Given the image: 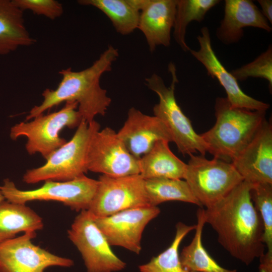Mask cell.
I'll use <instances>...</instances> for the list:
<instances>
[{
    "instance_id": "1",
    "label": "cell",
    "mask_w": 272,
    "mask_h": 272,
    "mask_svg": "<svg viewBox=\"0 0 272 272\" xmlns=\"http://www.w3.org/2000/svg\"><path fill=\"white\" fill-rule=\"evenodd\" d=\"M252 184L243 181L223 199L205 210L206 223L222 246L249 265L264 253L263 224L251 200Z\"/></svg>"
},
{
    "instance_id": "2",
    "label": "cell",
    "mask_w": 272,
    "mask_h": 272,
    "mask_svg": "<svg viewBox=\"0 0 272 272\" xmlns=\"http://www.w3.org/2000/svg\"><path fill=\"white\" fill-rule=\"evenodd\" d=\"M119 56L118 49L112 45L102 53L89 67L73 71L71 67L60 70L61 80L54 90L46 89L42 93L43 100L29 112L26 120H30L62 102L75 101L82 121L90 123L98 115L104 116L111 99L100 85L103 74L110 72Z\"/></svg>"
},
{
    "instance_id": "3",
    "label": "cell",
    "mask_w": 272,
    "mask_h": 272,
    "mask_svg": "<svg viewBox=\"0 0 272 272\" xmlns=\"http://www.w3.org/2000/svg\"><path fill=\"white\" fill-rule=\"evenodd\" d=\"M215 110L214 125L200 135L207 152L214 158L232 163L265 121L266 111L232 107L226 97L216 99Z\"/></svg>"
},
{
    "instance_id": "4",
    "label": "cell",
    "mask_w": 272,
    "mask_h": 272,
    "mask_svg": "<svg viewBox=\"0 0 272 272\" xmlns=\"http://www.w3.org/2000/svg\"><path fill=\"white\" fill-rule=\"evenodd\" d=\"M95 120L90 123L82 121L72 138L53 152L42 166L27 170L23 181L35 184L46 180L66 181L85 175L87 155L91 139L100 130Z\"/></svg>"
},
{
    "instance_id": "5",
    "label": "cell",
    "mask_w": 272,
    "mask_h": 272,
    "mask_svg": "<svg viewBox=\"0 0 272 272\" xmlns=\"http://www.w3.org/2000/svg\"><path fill=\"white\" fill-rule=\"evenodd\" d=\"M168 71L172 78L169 87L165 85L162 78L157 74H153L145 79L147 87L159 97V102L153 107L154 116L169 129L179 153L189 155L199 152L205 156L207 152L205 143L176 102L175 89L178 80L173 63L169 64Z\"/></svg>"
},
{
    "instance_id": "6",
    "label": "cell",
    "mask_w": 272,
    "mask_h": 272,
    "mask_svg": "<svg viewBox=\"0 0 272 272\" xmlns=\"http://www.w3.org/2000/svg\"><path fill=\"white\" fill-rule=\"evenodd\" d=\"M82 121L75 101L66 102L60 110L47 114H40L30 121L15 124L10 137L16 140L24 137L27 139L25 149L29 155L39 153L45 160L66 141L60 137L64 127H77Z\"/></svg>"
},
{
    "instance_id": "7",
    "label": "cell",
    "mask_w": 272,
    "mask_h": 272,
    "mask_svg": "<svg viewBox=\"0 0 272 272\" xmlns=\"http://www.w3.org/2000/svg\"><path fill=\"white\" fill-rule=\"evenodd\" d=\"M184 179L192 193L206 208L228 195L243 181L231 163L190 154Z\"/></svg>"
},
{
    "instance_id": "8",
    "label": "cell",
    "mask_w": 272,
    "mask_h": 272,
    "mask_svg": "<svg viewBox=\"0 0 272 272\" xmlns=\"http://www.w3.org/2000/svg\"><path fill=\"white\" fill-rule=\"evenodd\" d=\"M98 184V180L84 175L70 181L46 180L37 189L24 190L7 178L0 189L5 199L12 202L26 204L34 200H54L63 203L72 210L81 212L89 209Z\"/></svg>"
},
{
    "instance_id": "9",
    "label": "cell",
    "mask_w": 272,
    "mask_h": 272,
    "mask_svg": "<svg viewBox=\"0 0 272 272\" xmlns=\"http://www.w3.org/2000/svg\"><path fill=\"white\" fill-rule=\"evenodd\" d=\"M67 235L80 252L87 272H116L125 268L88 210L75 217Z\"/></svg>"
},
{
    "instance_id": "10",
    "label": "cell",
    "mask_w": 272,
    "mask_h": 272,
    "mask_svg": "<svg viewBox=\"0 0 272 272\" xmlns=\"http://www.w3.org/2000/svg\"><path fill=\"white\" fill-rule=\"evenodd\" d=\"M88 211L93 218L109 216L118 212L150 205L145 179L140 175L111 177L102 174Z\"/></svg>"
},
{
    "instance_id": "11",
    "label": "cell",
    "mask_w": 272,
    "mask_h": 272,
    "mask_svg": "<svg viewBox=\"0 0 272 272\" xmlns=\"http://www.w3.org/2000/svg\"><path fill=\"white\" fill-rule=\"evenodd\" d=\"M139 160L128 152L117 133L106 127L96 132L91 139L87 169L115 177L140 174Z\"/></svg>"
},
{
    "instance_id": "12",
    "label": "cell",
    "mask_w": 272,
    "mask_h": 272,
    "mask_svg": "<svg viewBox=\"0 0 272 272\" xmlns=\"http://www.w3.org/2000/svg\"><path fill=\"white\" fill-rule=\"evenodd\" d=\"M36 232L28 231L0 243V272H44L51 266L70 267L74 261L32 243Z\"/></svg>"
},
{
    "instance_id": "13",
    "label": "cell",
    "mask_w": 272,
    "mask_h": 272,
    "mask_svg": "<svg viewBox=\"0 0 272 272\" xmlns=\"http://www.w3.org/2000/svg\"><path fill=\"white\" fill-rule=\"evenodd\" d=\"M160 213L158 207L148 206L93 219L110 246L122 247L139 254L142 250L141 239L144 229Z\"/></svg>"
},
{
    "instance_id": "14",
    "label": "cell",
    "mask_w": 272,
    "mask_h": 272,
    "mask_svg": "<svg viewBox=\"0 0 272 272\" xmlns=\"http://www.w3.org/2000/svg\"><path fill=\"white\" fill-rule=\"evenodd\" d=\"M197 40L199 49L198 50L190 49L189 51L204 66L209 75L217 79L224 88L226 98L232 107L265 111L269 108L268 104L244 93L238 81L223 65L213 49L210 30L208 27L201 28L200 35L197 37Z\"/></svg>"
},
{
    "instance_id": "15",
    "label": "cell",
    "mask_w": 272,
    "mask_h": 272,
    "mask_svg": "<svg viewBox=\"0 0 272 272\" xmlns=\"http://www.w3.org/2000/svg\"><path fill=\"white\" fill-rule=\"evenodd\" d=\"M243 180L272 184V126L266 119L253 138L232 162Z\"/></svg>"
},
{
    "instance_id": "16",
    "label": "cell",
    "mask_w": 272,
    "mask_h": 272,
    "mask_svg": "<svg viewBox=\"0 0 272 272\" xmlns=\"http://www.w3.org/2000/svg\"><path fill=\"white\" fill-rule=\"evenodd\" d=\"M117 135L128 152L140 159L160 140L173 142L172 134L166 125L155 116H150L131 107Z\"/></svg>"
},
{
    "instance_id": "17",
    "label": "cell",
    "mask_w": 272,
    "mask_h": 272,
    "mask_svg": "<svg viewBox=\"0 0 272 272\" xmlns=\"http://www.w3.org/2000/svg\"><path fill=\"white\" fill-rule=\"evenodd\" d=\"M247 27L271 31L268 21L252 1L226 0L224 16L216 31L217 38L226 45L237 43L243 36V28Z\"/></svg>"
},
{
    "instance_id": "18",
    "label": "cell",
    "mask_w": 272,
    "mask_h": 272,
    "mask_svg": "<svg viewBox=\"0 0 272 272\" xmlns=\"http://www.w3.org/2000/svg\"><path fill=\"white\" fill-rule=\"evenodd\" d=\"M177 0H145L140 11L138 28L144 35L150 51L170 45Z\"/></svg>"
},
{
    "instance_id": "19",
    "label": "cell",
    "mask_w": 272,
    "mask_h": 272,
    "mask_svg": "<svg viewBox=\"0 0 272 272\" xmlns=\"http://www.w3.org/2000/svg\"><path fill=\"white\" fill-rule=\"evenodd\" d=\"M169 142L160 140L139 160L140 175L144 179L184 178L187 164L171 151Z\"/></svg>"
},
{
    "instance_id": "20",
    "label": "cell",
    "mask_w": 272,
    "mask_h": 272,
    "mask_svg": "<svg viewBox=\"0 0 272 272\" xmlns=\"http://www.w3.org/2000/svg\"><path fill=\"white\" fill-rule=\"evenodd\" d=\"M23 14L13 0H0V55L35 43L26 29Z\"/></svg>"
},
{
    "instance_id": "21",
    "label": "cell",
    "mask_w": 272,
    "mask_h": 272,
    "mask_svg": "<svg viewBox=\"0 0 272 272\" xmlns=\"http://www.w3.org/2000/svg\"><path fill=\"white\" fill-rule=\"evenodd\" d=\"M44 226L42 218L26 204L0 202V243L16 237L20 232H36Z\"/></svg>"
},
{
    "instance_id": "22",
    "label": "cell",
    "mask_w": 272,
    "mask_h": 272,
    "mask_svg": "<svg viewBox=\"0 0 272 272\" xmlns=\"http://www.w3.org/2000/svg\"><path fill=\"white\" fill-rule=\"evenodd\" d=\"M145 0H80L84 6H91L102 12L115 30L126 35L138 28L140 11Z\"/></svg>"
},
{
    "instance_id": "23",
    "label": "cell",
    "mask_w": 272,
    "mask_h": 272,
    "mask_svg": "<svg viewBox=\"0 0 272 272\" xmlns=\"http://www.w3.org/2000/svg\"><path fill=\"white\" fill-rule=\"evenodd\" d=\"M194 236L189 244L182 249L179 259L183 268L191 272H236L220 266L208 253L202 243V233L206 223L205 209L197 210Z\"/></svg>"
},
{
    "instance_id": "24",
    "label": "cell",
    "mask_w": 272,
    "mask_h": 272,
    "mask_svg": "<svg viewBox=\"0 0 272 272\" xmlns=\"http://www.w3.org/2000/svg\"><path fill=\"white\" fill-rule=\"evenodd\" d=\"M145 186L151 206L157 207L168 201H180L202 207L185 180L165 178L148 179H145Z\"/></svg>"
},
{
    "instance_id": "25",
    "label": "cell",
    "mask_w": 272,
    "mask_h": 272,
    "mask_svg": "<svg viewBox=\"0 0 272 272\" xmlns=\"http://www.w3.org/2000/svg\"><path fill=\"white\" fill-rule=\"evenodd\" d=\"M220 2L219 0H177L173 37L184 51H189L190 49L185 41L188 25L192 21L201 22L207 13Z\"/></svg>"
},
{
    "instance_id": "26",
    "label": "cell",
    "mask_w": 272,
    "mask_h": 272,
    "mask_svg": "<svg viewBox=\"0 0 272 272\" xmlns=\"http://www.w3.org/2000/svg\"><path fill=\"white\" fill-rule=\"evenodd\" d=\"M196 225H187L182 222L176 225L174 238L166 250L150 261L139 266L140 272H191L182 266L179 254V247L183 238L193 230Z\"/></svg>"
},
{
    "instance_id": "27",
    "label": "cell",
    "mask_w": 272,
    "mask_h": 272,
    "mask_svg": "<svg viewBox=\"0 0 272 272\" xmlns=\"http://www.w3.org/2000/svg\"><path fill=\"white\" fill-rule=\"evenodd\" d=\"M250 195L263 222V243L267 251L272 252V184H252Z\"/></svg>"
},
{
    "instance_id": "28",
    "label": "cell",
    "mask_w": 272,
    "mask_h": 272,
    "mask_svg": "<svg viewBox=\"0 0 272 272\" xmlns=\"http://www.w3.org/2000/svg\"><path fill=\"white\" fill-rule=\"evenodd\" d=\"M230 73L237 81H244L249 77L260 78L266 80L270 90L272 88V47L270 45L253 61Z\"/></svg>"
},
{
    "instance_id": "29",
    "label": "cell",
    "mask_w": 272,
    "mask_h": 272,
    "mask_svg": "<svg viewBox=\"0 0 272 272\" xmlns=\"http://www.w3.org/2000/svg\"><path fill=\"white\" fill-rule=\"evenodd\" d=\"M23 12L31 11L34 14L44 16L50 20L60 17L63 13L62 5L55 0H13Z\"/></svg>"
},
{
    "instance_id": "30",
    "label": "cell",
    "mask_w": 272,
    "mask_h": 272,
    "mask_svg": "<svg viewBox=\"0 0 272 272\" xmlns=\"http://www.w3.org/2000/svg\"><path fill=\"white\" fill-rule=\"evenodd\" d=\"M261 8V13L267 20L272 23V1L271 0H258Z\"/></svg>"
},
{
    "instance_id": "31",
    "label": "cell",
    "mask_w": 272,
    "mask_h": 272,
    "mask_svg": "<svg viewBox=\"0 0 272 272\" xmlns=\"http://www.w3.org/2000/svg\"><path fill=\"white\" fill-rule=\"evenodd\" d=\"M5 199L0 189V202Z\"/></svg>"
}]
</instances>
